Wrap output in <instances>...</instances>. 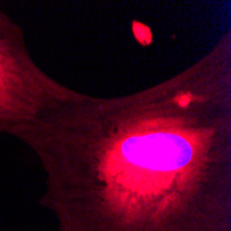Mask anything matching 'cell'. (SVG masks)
<instances>
[{"mask_svg": "<svg viewBox=\"0 0 231 231\" xmlns=\"http://www.w3.org/2000/svg\"><path fill=\"white\" fill-rule=\"evenodd\" d=\"M86 93L54 79L31 55L24 31L0 8V134Z\"/></svg>", "mask_w": 231, "mask_h": 231, "instance_id": "2", "label": "cell"}, {"mask_svg": "<svg viewBox=\"0 0 231 231\" xmlns=\"http://www.w3.org/2000/svg\"><path fill=\"white\" fill-rule=\"evenodd\" d=\"M57 231H231V32L169 78L17 128Z\"/></svg>", "mask_w": 231, "mask_h": 231, "instance_id": "1", "label": "cell"}]
</instances>
